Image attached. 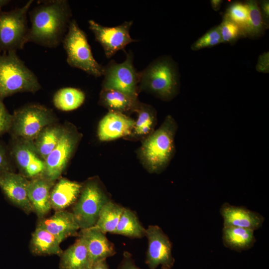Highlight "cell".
I'll list each match as a JSON object with an SVG mask.
<instances>
[{
  "label": "cell",
  "mask_w": 269,
  "mask_h": 269,
  "mask_svg": "<svg viewBox=\"0 0 269 269\" xmlns=\"http://www.w3.org/2000/svg\"><path fill=\"white\" fill-rule=\"evenodd\" d=\"M80 236L85 242L93 265L116 254L114 245L105 234L94 227L81 230Z\"/></svg>",
  "instance_id": "18"
},
{
  "label": "cell",
  "mask_w": 269,
  "mask_h": 269,
  "mask_svg": "<svg viewBox=\"0 0 269 269\" xmlns=\"http://www.w3.org/2000/svg\"><path fill=\"white\" fill-rule=\"evenodd\" d=\"M91 269H109L106 260H102L94 264Z\"/></svg>",
  "instance_id": "39"
},
{
  "label": "cell",
  "mask_w": 269,
  "mask_h": 269,
  "mask_svg": "<svg viewBox=\"0 0 269 269\" xmlns=\"http://www.w3.org/2000/svg\"><path fill=\"white\" fill-rule=\"evenodd\" d=\"M28 14L31 27L27 42L48 48H55L62 42L72 16L67 0L42 1Z\"/></svg>",
  "instance_id": "1"
},
{
  "label": "cell",
  "mask_w": 269,
  "mask_h": 269,
  "mask_svg": "<svg viewBox=\"0 0 269 269\" xmlns=\"http://www.w3.org/2000/svg\"><path fill=\"white\" fill-rule=\"evenodd\" d=\"M41 87L37 76L16 51L0 53V100L19 92L34 93Z\"/></svg>",
  "instance_id": "4"
},
{
  "label": "cell",
  "mask_w": 269,
  "mask_h": 269,
  "mask_svg": "<svg viewBox=\"0 0 269 269\" xmlns=\"http://www.w3.org/2000/svg\"><path fill=\"white\" fill-rule=\"evenodd\" d=\"M38 225L46 230L61 243L80 229L72 213L65 210L56 211L51 217L41 219Z\"/></svg>",
  "instance_id": "19"
},
{
  "label": "cell",
  "mask_w": 269,
  "mask_h": 269,
  "mask_svg": "<svg viewBox=\"0 0 269 269\" xmlns=\"http://www.w3.org/2000/svg\"><path fill=\"white\" fill-rule=\"evenodd\" d=\"M64 130L61 126L49 125L43 129L33 141L37 152L44 160L57 144Z\"/></svg>",
  "instance_id": "25"
},
{
  "label": "cell",
  "mask_w": 269,
  "mask_h": 269,
  "mask_svg": "<svg viewBox=\"0 0 269 269\" xmlns=\"http://www.w3.org/2000/svg\"><path fill=\"white\" fill-rule=\"evenodd\" d=\"M12 115L10 114L0 100V135L9 131L12 122Z\"/></svg>",
  "instance_id": "34"
},
{
  "label": "cell",
  "mask_w": 269,
  "mask_h": 269,
  "mask_svg": "<svg viewBox=\"0 0 269 269\" xmlns=\"http://www.w3.org/2000/svg\"><path fill=\"white\" fill-rule=\"evenodd\" d=\"M219 26L208 30L199 37L191 45L192 50L196 51L207 47H211L222 43Z\"/></svg>",
  "instance_id": "33"
},
{
  "label": "cell",
  "mask_w": 269,
  "mask_h": 269,
  "mask_svg": "<svg viewBox=\"0 0 269 269\" xmlns=\"http://www.w3.org/2000/svg\"><path fill=\"white\" fill-rule=\"evenodd\" d=\"M92 266L85 242L80 236L60 256V269H91Z\"/></svg>",
  "instance_id": "21"
},
{
  "label": "cell",
  "mask_w": 269,
  "mask_h": 269,
  "mask_svg": "<svg viewBox=\"0 0 269 269\" xmlns=\"http://www.w3.org/2000/svg\"><path fill=\"white\" fill-rule=\"evenodd\" d=\"M88 22L89 28L93 32L96 40L102 46L108 58L124 49L128 44L137 41L130 34L132 21H125L114 27L104 26L93 20H90Z\"/></svg>",
  "instance_id": "11"
},
{
  "label": "cell",
  "mask_w": 269,
  "mask_h": 269,
  "mask_svg": "<svg viewBox=\"0 0 269 269\" xmlns=\"http://www.w3.org/2000/svg\"><path fill=\"white\" fill-rule=\"evenodd\" d=\"M246 3L249 9V15L247 22L242 29L244 36L251 38L259 37L264 34L269 26L264 22L256 1L248 0Z\"/></svg>",
  "instance_id": "29"
},
{
  "label": "cell",
  "mask_w": 269,
  "mask_h": 269,
  "mask_svg": "<svg viewBox=\"0 0 269 269\" xmlns=\"http://www.w3.org/2000/svg\"><path fill=\"white\" fill-rule=\"evenodd\" d=\"M223 226L237 227L256 231L263 225L265 218L261 214L243 206L224 203L220 209Z\"/></svg>",
  "instance_id": "15"
},
{
  "label": "cell",
  "mask_w": 269,
  "mask_h": 269,
  "mask_svg": "<svg viewBox=\"0 0 269 269\" xmlns=\"http://www.w3.org/2000/svg\"><path fill=\"white\" fill-rule=\"evenodd\" d=\"M146 229L141 224L136 215L131 210L124 208L114 234L132 238L145 236Z\"/></svg>",
  "instance_id": "28"
},
{
  "label": "cell",
  "mask_w": 269,
  "mask_h": 269,
  "mask_svg": "<svg viewBox=\"0 0 269 269\" xmlns=\"http://www.w3.org/2000/svg\"><path fill=\"white\" fill-rule=\"evenodd\" d=\"M223 2V1L222 0H212L210 1L211 6L215 11L220 9Z\"/></svg>",
  "instance_id": "40"
},
{
  "label": "cell",
  "mask_w": 269,
  "mask_h": 269,
  "mask_svg": "<svg viewBox=\"0 0 269 269\" xmlns=\"http://www.w3.org/2000/svg\"><path fill=\"white\" fill-rule=\"evenodd\" d=\"M135 110L137 111L138 116L135 122V133L138 135L149 133L155 122V115L154 110L150 106L138 104Z\"/></svg>",
  "instance_id": "30"
},
{
  "label": "cell",
  "mask_w": 269,
  "mask_h": 269,
  "mask_svg": "<svg viewBox=\"0 0 269 269\" xmlns=\"http://www.w3.org/2000/svg\"><path fill=\"white\" fill-rule=\"evenodd\" d=\"M78 137L74 131L64 130L57 144L46 157L43 176L54 182L66 168L78 142Z\"/></svg>",
  "instance_id": "13"
},
{
  "label": "cell",
  "mask_w": 269,
  "mask_h": 269,
  "mask_svg": "<svg viewBox=\"0 0 269 269\" xmlns=\"http://www.w3.org/2000/svg\"><path fill=\"white\" fill-rule=\"evenodd\" d=\"M11 131L14 138L33 141L45 127L53 124L56 118L52 111L38 104H30L16 110L12 115Z\"/></svg>",
  "instance_id": "7"
},
{
  "label": "cell",
  "mask_w": 269,
  "mask_h": 269,
  "mask_svg": "<svg viewBox=\"0 0 269 269\" xmlns=\"http://www.w3.org/2000/svg\"><path fill=\"white\" fill-rule=\"evenodd\" d=\"M256 68L260 72H269V53L268 51L260 55Z\"/></svg>",
  "instance_id": "36"
},
{
  "label": "cell",
  "mask_w": 269,
  "mask_h": 269,
  "mask_svg": "<svg viewBox=\"0 0 269 269\" xmlns=\"http://www.w3.org/2000/svg\"><path fill=\"white\" fill-rule=\"evenodd\" d=\"M62 43L70 66L96 77L103 75L104 66L94 58L87 35L75 19H71Z\"/></svg>",
  "instance_id": "5"
},
{
  "label": "cell",
  "mask_w": 269,
  "mask_h": 269,
  "mask_svg": "<svg viewBox=\"0 0 269 269\" xmlns=\"http://www.w3.org/2000/svg\"><path fill=\"white\" fill-rule=\"evenodd\" d=\"M82 187L77 182L61 178L51 190L50 202L51 208L56 211L64 210L76 200Z\"/></svg>",
  "instance_id": "20"
},
{
  "label": "cell",
  "mask_w": 269,
  "mask_h": 269,
  "mask_svg": "<svg viewBox=\"0 0 269 269\" xmlns=\"http://www.w3.org/2000/svg\"><path fill=\"white\" fill-rule=\"evenodd\" d=\"M177 124L171 115L144 141L140 156L147 170L159 173L168 166L175 151L174 138Z\"/></svg>",
  "instance_id": "2"
},
{
  "label": "cell",
  "mask_w": 269,
  "mask_h": 269,
  "mask_svg": "<svg viewBox=\"0 0 269 269\" xmlns=\"http://www.w3.org/2000/svg\"><path fill=\"white\" fill-rule=\"evenodd\" d=\"M29 180L21 174L12 171L0 172V188L6 198L26 213L32 208L27 194Z\"/></svg>",
  "instance_id": "14"
},
{
  "label": "cell",
  "mask_w": 269,
  "mask_h": 269,
  "mask_svg": "<svg viewBox=\"0 0 269 269\" xmlns=\"http://www.w3.org/2000/svg\"><path fill=\"white\" fill-rule=\"evenodd\" d=\"M85 99L84 93L79 89L65 87L58 90L54 95V106L63 111L74 110L80 107Z\"/></svg>",
  "instance_id": "27"
},
{
  "label": "cell",
  "mask_w": 269,
  "mask_h": 269,
  "mask_svg": "<svg viewBox=\"0 0 269 269\" xmlns=\"http://www.w3.org/2000/svg\"><path fill=\"white\" fill-rule=\"evenodd\" d=\"M139 73V90L147 91L166 101L179 93V73L176 63L171 57H159Z\"/></svg>",
  "instance_id": "3"
},
{
  "label": "cell",
  "mask_w": 269,
  "mask_h": 269,
  "mask_svg": "<svg viewBox=\"0 0 269 269\" xmlns=\"http://www.w3.org/2000/svg\"><path fill=\"white\" fill-rule=\"evenodd\" d=\"M109 201L99 183L94 180L86 182L72 212L80 229L94 227L103 207Z\"/></svg>",
  "instance_id": "9"
},
{
  "label": "cell",
  "mask_w": 269,
  "mask_h": 269,
  "mask_svg": "<svg viewBox=\"0 0 269 269\" xmlns=\"http://www.w3.org/2000/svg\"><path fill=\"white\" fill-rule=\"evenodd\" d=\"M11 171V164L6 149L0 144V172Z\"/></svg>",
  "instance_id": "35"
},
{
  "label": "cell",
  "mask_w": 269,
  "mask_h": 269,
  "mask_svg": "<svg viewBox=\"0 0 269 269\" xmlns=\"http://www.w3.org/2000/svg\"><path fill=\"white\" fill-rule=\"evenodd\" d=\"M222 240L225 247L238 252L250 249L256 241L254 231L232 226H223Z\"/></svg>",
  "instance_id": "22"
},
{
  "label": "cell",
  "mask_w": 269,
  "mask_h": 269,
  "mask_svg": "<svg viewBox=\"0 0 269 269\" xmlns=\"http://www.w3.org/2000/svg\"><path fill=\"white\" fill-rule=\"evenodd\" d=\"M61 242L43 228L37 226L32 234L30 242L31 253L36 256L58 255L63 252Z\"/></svg>",
  "instance_id": "23"
},
{
  "label": "cell",
  "mask_w": 269,
  "mask_h": 269,
  "mask_svg": "<svg viewBox=\"0 0 269 269\" xmlns=\"http://www.w3.org/2000/svg\"><path fill=\"white\" fill-rule=\"evenodd\" d=\"M134 125L135 122L124 114L110 111L99 124V139L109 141L130 135Z\"/></svg>",
  "instance_id": "16"
},
{
  "label": "cell",
  "mask_w": 269,
  "mask_h": 269,
  "mask_svg": "<svg viewBox=\"0 0 269 269\" xmlns=\"http://www.w3.org/2000/svg\"><path fill=\"white\" fill-rule=\"evenodd\" d=\"M53 182L44 176L29 180L27 194L32 210L42 219L51 209L50 194Z\"/></svg>",
  "instance_id": "17"
},
{
  "label": "cell",
  "mask_w": 269,
  "mask_h": 269,
  "mask_svg": "<svg viewBox=\"0 0 269 269\" xmlns=\"http://www.w3.org/2000/svg\"><path fill=\"white\" fill-rule=\"evenodd\" d=\"M9 2L8 0H0V11L2 10V8L8 4Z\"/></svg>",
  "instance_id": "41"
},
{
  "label": "cell",
  "mask_w": 269,
  "mask_h": 269,
  "mask_svg": "<svg viewBox=\"0 0 269 269\" xmlns=\"http://www.w3.org/2000/svg\"><path fill=\"white\" fill-rule=\"evenodd\" d=\"M260 11L263 19L265 23L269 26V0H263L260 2L259 6Z\"/></svg>",
  "instance_id": "38"
},
{
  "label": "cell",
  "mask_w": 269,
  "mask_h": 269,
  "mask_svg": "<svg viewBox=\"0 0 269 269\" xmlns=\"http://www.w3.org/2000/svg\"><path fill=\"white\" fill-rule=\"evenodd\" d=\"M118 269H141L134 263L131 255L127 252H124L123 259L120 263Z\"/></svg>",
  "instance_id": "37"
},
{
  "label": "cell",
  "mask_w": 269,
  "mask_h": 269,
  "mask_svg": "<svg viewBox=\"0 0 269 269\" xmlns=\"http://www.w3.org/2000/svg\"><path fill=\"white\" fill-rule=\"evenodd\" d=\"M249 9L246 3L234 2L228 8L224 15L243 29L248 18Z\"/></svg>",
  "instance_id": "32"
},
{
  "label": "cell",
  "mask_w": 269,
  "mask_h": 269,
  "mask_svg": "<svg viewBox=\"0 0 269 269\" xmlns=\"http://www.w3.org/2000/svg\"><path fill=\"white\" fill-rule=\"evenodd\" d=\"M219 27L222 42L231 43L244 36L241 27L225 16Z\"/></svg>",
  "instance_id": "31"
},
{
  "label": "cell",
  "mask_w": 269,
  "mask_h": 269,
  "mask_svg": "<svg viewBox=\"0 0 269 269\" xmlns=\"http://www.w3.org/2000/svg\"><path fill=\"white\" fill-rule=\"evenodd\" d=\"M148 240L145 264L149 269H171L175 263L172 254V243L168 236L157 225H150L146 229Z\"/></svg>",
  "instance_id": "10"
},
{
  "label": "cell",
  "mask_w": 269,
  "mask_h": 269,
  "mask_svg": "<svg viewBox=\"0 0 269 269\" xmlns=\"http://www.w3.org/2000/svg\"><path fill=\"white\" fill-rule=\"evenodd\" d=\"M10 154L21 174L27 179L43 176L45 161L37 152L33 141L14 138Z\"/></svg>",
  "instance_id": "12"
},
{
  "label": "cell",
  "mask_w": 269,
  "mask_h": 269,
  "mask_svg": "<svg viewBox=\"0 0 269 269\" xmlns=\"http://www.w3.org/2000/svg\"><path fill=\"white\" fill-rule=\"evenodd\" d=\"M33 1L8 11H0V53L22 49L28 42L27 15Z\"/></svg>",
  "instance_id": "6"
},
{
  "label": "cell",
  "mask_w": 269,
  "mask_h": 269,
  "mask_svg": "<svg viewBox=\"0 0 269 269\" xmlns=\"http://www.w3.org/2000/svg\"><path fill=\"white\" fill-rule=\"evenodd\" d=\"M124 207L120 206L111 200L103 207L98 219L93 227L104 234H114Z\"/></svg>",
  "instance_id": "26"
},
{
  "label": "cell",
  "mask_w": 269,
  "mask_h": 269,
  "mask_svg": "<svg viewBox=\"0 0 269 269\" xmlns=\"http://www.w3.org/2000/svg\"><path fill=\"white\" fill-rule=\"evenodd\" d=\"M103 76L102 89L119 91L137 101L139 73L134 67L131 51L126 53L124 62L118 63L112 60L104 66Z\"/></svg>",
  "instance_id": "8"
},
{
  "label": "cell",
  "mask_w": 269,
  "mask_h": 269,
  "mask_svg": "<svg viewBox=\"0 0 269 269\" xmlns=\"http://www.w3.org/2000/svg\"><path fill=\"white\" fill-rule=\"evenodd\" d=\"M100 103L109 109L110 111L122 113L135 110L138 101L119 91L102 89L100 95Z\"/></svg>",
  "instance_id": "24"
}]
</instances>
